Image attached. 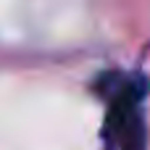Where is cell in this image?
<instances>
[{"instance_id":"obj_1","label":"cell","mask_w":150,"mask_h":150,"mask_svg":"<svg viewBox=\"0 0 150 150\" xmlns=\"http://www.w3.org/2000/svg\"><path fill=\"white\" fill-rule=\"evenodd\" d=\"M103 95L108 103V140L116 150H145V113H142V95L145 82L140 76L111 74L103 76Z\"/></svg>"}]
</instances>
